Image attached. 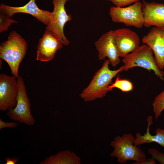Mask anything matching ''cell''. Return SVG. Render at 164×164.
I'll return each instance as SVG.
<instances>
[{
	"mask_svg": "<svg viewBox=\"0 0 164 164\" xmlns=\"http://www.w3.org/2000/svg\"><path fill=\"white\" fill-rule=\"evenodd\" d=\"M14 76L0 74V110L5 111L15 108L18 92L17 80Z\"/></svg>",
	"mask_w": 164,
	"mask_h": 164,
	"instance_id": "obj_8",
	"label": "cell"
},
{
	"mask_svg": "<svg viewBox=\"0 0 164 164\" xmlns=\"http://www.w3.org/2000/svg\"><path fill=\"white\" fill-rule=\"evenodd\" d=\"M147 121L148 123L146 133L142 135L139 132H138L136 134L134 144L139 146L145 143L155 142L164 148V130L158 128L155 132L156 135H152L150 133V126L153 124L152 116H148Z\"/></svg>",
	"mask_w": 164,
	"mask_h": 164,
	"instance_id": "obj_15",
	"label": "cell"
},
{
	"mask_svg": "<svg viewBox=\"0 0 164 164\" xmlns=\"http://www.w3.org/2000/svg\"><path fill=\"white\" fill-rule=\"evenodd\" d=\"M110 60H105L101 68L96 73L88 86L83 90L80 96L85 102L94 101L105 96L109 91L108 87L113 79L123 71V66L116 70L109 68Z\"/></svg>",
	"mask_w": 164,
	"mask_h": 164,
	"instance_id": "obj_1",
	"label": "cell"
},
{
	"mask_svg": "<svg viewBox=\"0 0 164 164\" xmlns=\"http://www.w3.org/2000/svg\"><path fill=\"white\" fill-rule=\"evenodd\" d=\"M117 88L123 92L132 91L134 88L132 83L129 80L120 78L118 76L114 83H111L108 87V91H111L113 88Z\"/></svg>",
	"mask_w": 164,
	"mask_h": 164,
	"instance_id": "obj_17",
	"label": "cell"
},
{
	"mask_svg": "<svg viewBox=\"0 0 164 164\" xmlns=\"http://www.w3.org/2000/svg\"><path fill=\"white\" fill-rule=\"evenodd\" d=\"M120 57H124L136 50L140 45V40L135 31L127 28L111 30Z\"/></svg>",
	"mask_w": 164,
	"mask_h": 164,
	"instance_id": "obj_9",
	"label": "cell"
},
{
	"mask_svg": "<svg viewBox=\"0 0 164 164\" xmlns=\"http://www.w3.org/2000/svg\"><path fill=\"white\" fill-rule=\"evenodd\" d=\"M95 45L98 52L100 60H104L107 57L113 67L119 64L120 56L111 30L102 35L95 42Z\"/></svg>",
	"mask_w": 164,
	"mask_h": 164,
	"instance_id": "obj_11",
	"label": "cell"
},
{
	"mask_svg": "<svg viewBox=\"0 0 164 164\" xmlns=\"http://www.w3.org/2000/svg\"><path fill=\"white\" fill-rule=\"evenodd\" d=\"M68 0H52L54 9L52 16L49 25L46 27V30L53 33L61 43L65 46L70 44L69 41L65 36L63 28L65 24L72 19L70 14H67L65 5Z\"/></svg>",
	"mask_w": 164,
	"mask_h": 164,
	"instance_id": "obj_7",
	"label": "cell"
},
{
	"mask_svg": "<svg viewBox=\"0 0 164 164\" xmlns=\"http://www.w3.org/2000/svg\"><path fill=\"white\" fill-rule=\"evenodd\" d=\"M142 3L144 26L164 29V4L148 2L144 0H142Z\"/></svg>",
	"mask_w": 164,
	"mask_h": 164,
	"instance_id": "obj_14",
	"label": "cell"
},
{
	"mask_svg": "<svg viewBox=\"0 0 164 164\" xmlns=\"http://www.w3.org/2000/svg\"><path fill=\"white\" fill-rule=\"evenodd\" d=\"M17 22L11 18L5 13L0 11V32L7 31L9 28L12 23H16Z\"/></svg>",
	"mask_w": 164,
	"mask_h": 164,
	"instance_id": "obj_19",
	"label": "cell"
},
{
	"mask_svg": "<svg viewBox=\"0 0 164 164\" xmlns=\"http://www.w3.org/2000/svg\"><path fill=\"white\" fill-rule=\"evenodd\" d=\"M27 49L25 39L15 31L10 32L7 40L0 45V58L7 63L11 73L16 78L19 76V66Z\"/></svg>",
	"mask_w": 164,
	"mask_h": 164,
	"instance_id": "obj_2",
	"label": "cell"
},
{
	"mask_svg": "<svg viewBox=\"0 0 164 164\" xmlns=\"http://www.w3.org/2000/svg\"><path fill=\"white\" fill-rule=\"evenodd\" d=\"M151 48L146 44L140 46L122 60L123 71L135 67H142L149 71H153L160 80H164V72L158 67Z\"/></svg>",
	"mask_w": 164,
	"mask_h": 164,
	"instance_id": "obj_4",
	"label": "cell"
},
{
	"mask_svg": "<svg viewBox=\"0 0 164 164\" xmlns=\"http://www.w3.org/2000/svg\"><path fill=\"white\" fill-rule=\"evenodd\" d=\"M19 160V159L16 157L13 158L9 157L5 158L6 164H15Z\"/></svg>",
	"mask_w": 164,
	"mask_h": 164,
	"instance_id": "obj_22",
	"label": "cell"
},
{
	"mask_svg": "<svg viewBox=\"0 0 164 164\" xmlns=\"http://www.w3.org/2000/svg\"><path fill=\"white\" fill-rule=\"evenodd\" d=\"M17 78L18 92L17 104L15 108L8 110L7 115L11 120L32 126L35 124L36 120L31 113V104L24 81L20 76H19Z\"/></svg>",
	"mask_w": 164,
	"mask_h": 164,
	"instance_id": "obj_5",
	"label": "cell"
},
{
	"mask_svg": "<svg viewBox=\"0 0 164 164\" xmlns=\"http://www.w3.org/2000/svg\"><path fill=\"white\" fill-rule=\"evenodd\" d=\"M35 1L36 0H30L25 5L19 7L12 6L1 3L0 11L11 18L16 13L29 14L46 26L48 25L52 18V12L40 9L36 5Z\"/></svg>",
	"mask_w": 164,
	"mask_h": 164,
	"instance_id": "obj_10",
	"label": "cell"
},
{
	"mask_svg": "<svg viewBox=\"0 0 164 164\" xmlns=\"http://www.w3.org/2000/svg\"><path fill=\"white\" fill-rule=\"evenodd\" d=\"M40 164H80V159L75 153L69 150L60 151L41 161Z\"/></svg>",
	"mask_w": 164,
	"mask_h": 164,
	"instance_id": "obj_16",
	"label": "cell"
},
{
	"mask_svg": "<svg viewBox=\"0 0 164 164\" xmlns=\"http://www.w3.org/2000/svg\"><path fill=\"white\" fill-rule=\"evenodd\" d=\"M142 42L152 50L159 68H164V29L152 27L144 36Z\"/></svg>",
	"mask_w": 164,
	"mask_h": 164,
	"instance_id": "obj_13",
	"label": "cell"
},
{
	"mask_svg": "<svg viewBox=\"0 0 164 164\" xmlns=\"http://www.w3.org/2000/svg\"><path fill=\"white\" fill-rule=\"evenodd\" d=\"M118 7H124L140 1V0H108Z\"/></svg>",
	"mask_w": 164,
	"mask_h": 164,
	"instance_id": "obj_20",
	"label": "cell"
},
{
	"mask_svg": "<svg viewBox=\"0 0 164 164\" xmlns=\"http://www.w3.org/2000/svg\"><path fill=\"white\" fill-rule=\"evenodd\" d=\"M18 125V123L14 122H5L3 121L1 118H0V130H2L5 128H14Z\"/></svg>",
	"mask_w": 164,
	"mask_h": 164,
	"instance_id": "obj_21",
	"label": "cell"
},
{
	"mask_svg": "<svg viewBox=\"0 0 164 164\" xmlns=\"http://www.w3.org/2000/svg\"><path fill=\"white\" fill-rule=\"evenodd\" d=\"M135 138L131 133L117 136L111 142L113 148L110 156L117 158L120 163L124 164L128 161H136L134 164H144L146 156L144 152L134 144Z\"/></svg>",
	"mask_w": 164,
	"mask_h": 164,
	"instance_id": "obj_3",
	"label": "cell"
},
{
	"mask_svg": "<svg viewBox=\"0 0 164 164\" xmlns=\"http://www.w3.org/2000/svg\"><path fill=\"white\" fill-rule=\"evenodd\" d=\"M152 105L155 117L157 119L164 110V90L156 96Z\"/></svg>",
	"mask_w": 164,
	"mask_h": 164,
	"instance_id": "obj_18",
	"label": "cell"
},
{
	"mask_svg": "<svg viewBox=\"0 0 164 164\" xmlns=\"http://www.w3.org/2000/svg\"><path fill=\"white\" fill-rule=\"evenodd\" d=\"M63 44L51 31L46 30L39 40L37 47L36 60L42 61H50L57 51L62 48Z\"/></svg>",
	"mask_w": 164,
	"mask_h": 164,
	"instance_id": "obj_12",
	"label": "cell"
},
{
	"mask_svg": "<svg viewBox=\"0 0 164 164\" xmlns=\"http://www.w3.org/2000/svg\"><path fill=\"white\" fill-rule=\"evenodd\" d=\"M109 14L112 21L122 23L128 26L141 28L144 24L142 3L139 1L126 7L112 6Z\"/></svg>",
	"mask_w": 164,
	"mask_h": 164,
	"instance_id": "obj_6",
	"label": "cell"
}]
</instances>
